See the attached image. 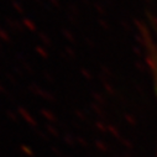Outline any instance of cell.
<instances>
[{
	"label": "cell",
	"mask_w": 157,
	"mask_h": 157,
	"mask_svg": "<svg viewBox=\"0 0 157 157\" xmlns=\"http://www.w3.org/2000/svg\"><path fill=\"white\" fill-rule=\"evenodd\" d=\"M147 62L148 67L152 74V81H153V87H155V93L157 98V40L152 41L150 44L148 53H147Z\"/></svg>",
	"instance_id": "cell-1"
}]
</instances>
